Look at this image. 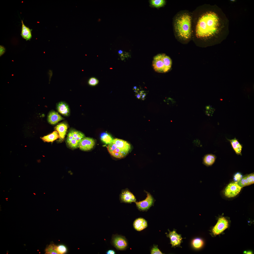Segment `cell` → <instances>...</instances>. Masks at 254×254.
Masks as SVG:
<instances>
[{"instance_id":"36","label":"cell","mask_w":254,"mask_h":254,"mask_svg":"<svg viewBox=\"0 0 254 254\" xmlns=\"http://www.w3.org/2000/svg\"><path fill=\"white\" fill-rule=\"evenodd\" d=\"M118 52L119 54H121L123 53V51L120 50Z\"/></svg>"},{"instance_id":"2","label":"cell","mask_w":254,"mask_h":254,"mask_svg":"<svg viewBox=\"0 0 254 254\" xmlns=\"http://www.w3.org/2000/svg\"><path fill=\"white\" fill-rule=\"evenodd\" d=\"M176 30L179 36L185 39L189 38L191 35V19L187 14L178 18L175 22Z\"/></svg>"},{"instance_id":"28","label":"cell","mask_w":254,"mask_h":254,"mask_svg":"<svg viewBox=\"0 0 254 254\" xmlns=\"http://www.w3.org/2000/svg\"><path fill=\"white\" fill-rule=\"evenodd\" d=\"M88 83L90 85L94 86L97 85L99 83V81L94 77H91L88 80Z\"/></svg>"},{"instance_id":"38","label":"cell","mask_w":254,"mask_h":254,"mask_svg":"<svg viewBox=\"0 0 254 254\" xmlns=\"http://www.w3.org/2000/svg\"><path fill=\"white\" fill-rule=\"evenodd\" d=\"M141 99H142V100H144V99H145V98H144V97H141Z\"/></svg>"},{"instance_id":"13","label":"cell","mask_w":254,"mask_h":254,"mask_svg":"<svg viewBox=\"0 0 254 254\" xmlns=\"http://www.w3.org/2000/svg\"><path fill=\"white\" fill-rule=\"evenodd\" d=\"M113 143L122 151L128 153L131 148L130 144L124 140L115 138L113 139Z\"/></svg>"},{"instance_id":"30","label":"cell","mask_w":254,"mask_h":254,"mask_svg":"<svg viewBox=\"0 0 254 254\" xmlns=\"http://www.w3.org/2000/svg\"><path fill=\"white\" fill-rule=\"evenodd\" d=\"M151 254H162V253L158 249L156 246H154L151 250Z\"/></svg>"},{"instance_id":"24","label":"cell","mask_w":254,"mask_h":254,"mask_svg":"<svg viewBox=\"0 0 254 254\" xmlns=\"http://www.w3.org/2000/svg\"><path fill=\"white\" fill-rule=\"evenodd\" d=\"M57 246L54 244H50L46 248L45 253L47 254H58L57 250Z\"/></svg>"},{"instance_id":"18","label":"cell","mask_w":254,"mask_h":254,"mask_svg":"<svg viewBox=\"0 0 254 254\" xmlns=\"http://www.w3.org/2000/svg\"><path fill=\"white\" fill-rule=\"evenodd\" d=\"M67 128V124L65 123H60L55 127V129L59 133L60 140H62L64 139Z\"/></svg>"},{"instance_id":"9","label":"cell","mask_w":254,"mask_h":254,"mask_svg":"<svg viewBox=\"0 0 254 254\" xmlns=\"http://www.w3.org/2000/svg\"><path fill=\"white\" fill-rule=\"evenodd\" d=\"M119 199L121 202L131 203L136 201L135 196L127 188L122 190L119 195Z\"/></svg>"},{"instance_id":"31","label":"cell","mask_w":254,"mask_h":254,"mask_svg":"<svg viewBox=\"0 0 254 254\" xmlns=\"http://www.w3.org/2000/svg\"><path fill=\"white\" fill-rule=\"evenodd\" d=\"M5 48L3 46L0 45V56L2 55L5 53Z\"/></svg>"},{"instance_id":"6","label":"cell","mask_w":254,"mask_h":254,"mask_svg":"<svg viewBox=\"0 0 254 254\" xmlns=\"http://www.w3.org/2000/svg\"><path fill=\"white\" fill-rule=\"evenodd\" d=\"M146 193L147 197L144 200L135 202L138 209L142 211L148 210L154 203V199L152 196L149 192L145 191Z\"/></svg>"},{"instance_id":"7","label":"cell","mask_w":254,"mask_h":254,"mask_svg":"<svg viewBox=\"0 0 254 254\" xmlns=\"http://www.w3.org/2000/svg\"><path fill=\"white\" fill-rule=\"evenodd\" d=\"M242 188L238 183L235 182H231L225 188L224 191V194L228 198L234 197L238 194Z\"/></svg>"},{"instance_id":"20","label":"cell","mask_w":254,"mask_h":254,"mask_svg":"<svg viewBox=\"0 0 254 254\" xmlns=\"http://www.w3.org/2000/svg\"><path fill=\"white\" fill-rule=\"evenodd\" d=\"M230 143L232 146L236 153L238 155H242L241 151L242 148V145L235 138L233 139H228Z\"/></svg>"},{"instance_id":"37","label":"cell","mask_w":254,"mask_h":254,"mask_svg":"<svg viewBox=\"0 0 254 254\" xmlns=\"http://www.w3.org/2000/svg\"><path fill=\"white\" fill-rule=\"evenodd\" d=\"M133 88L134 89L136 90L137 89V87L136 86H134L133 87Z\"/></svg>"},{"instance_id":"35","label":"cell","mask_w":254,"mask_h":254,"mask_svg":"<svg viewBox=\"0 0 254 254\" xmlns=\"http://www.w3.org/2000/svg\"><path fill=\"white\" fill-rule=\"evenodd\" d=\"M146 95V94L145 93H143L142 95L141 96L142 97L145 98Z\"/></svg>"},{"instance_id":"5","label":"cell","mask_w":254,"mask_h":254,"mask_svg":"<svg viewBox=\"0 0 254 254\" xmlns=\"http://www.w3.org/2000/svg\"><path fill=\"white\" fill-rule=\"evenodd\" d=\"M230 222L227 217L222 216L219 217L216 224L211 229L212 234L216 236L221 233L229 227Z\"/></svg>"},{"instance_id":"3","label":"cell","mask_w":254,"mask_h":254,"mask_svg":"<svg viewBox=\"0 0 254 254\" xmlns=\"http://www.w3.org/2000/svg\"><path fill=\"white\" fill-rule=\"evenodd\" d=\"M172 64L171 59L164 54H160L155 56L152 62L154 70L157 72L164 73L168 71Z\"/></svg>"},{"instance_id":"29","label":"cell","mask_w":254,"mask_h":254,"mask_svg":"<svg viewBox=\"0 0 254 254\" xmlns=\"http://www.w3.org/2000/svg\"><path fill=\"white\" fill-rule=\"evenodd\" d=\"M242 176L239 172H237L235 174L234 177V180L235 182L238 183L242 178Z\"/></svg>"},{"instance_id":"1","label":"cell","mask_w":254,"mask_h":254,"mask_svg":"<svg viewBox=\"0 0 254 254\" xmlns=\"http://www.w3.org/2000/svg\"><path fill=\"white\" fill-rule=\"evenodd\" d=\"M218 22L217 16L213 12H209L203 15L199 19L197 25V36L203 37L213 35L217 29Z\"/></svg>"},{"instance_id":"33","label":"cell","mask_w":254,"mask_h":254,"mask_svg":"<svg viewBox=\"0 0 254 254\" xmlns=\"http://www.w3.org/2000/svg\"><path fill=\"white\" fill-rule=\"evenodd\" d=\"M135 96L137 97V98L138 99H140L141 98V96L139 94V93H138L137 95H135Z\"/></svg>"},{"instance_id":"14","label":"cell","mask_w":254,"mask_h":254,"mask_svg":"<svg viewBox=\"0 0 254 254\" xmlns=\"http://www.w3.org/2000/svg\"><path fill=\"white\" fill-rule=\"evenodd\" d=\"M254 183V174L251 173L242 177L238 182V184L242 187L253 184Z\"/></svg>"},{"instance_id":"8","label":"cell","mask_w":254,"mask_h":254,"mask_svg":"<svg viewBox=\"0 0 254 254\" xmlns=\"http://www.w3.org/2000/svg\"><path fill=\"white\" fill-rule=\"evenodd\" d=\"M112 245L117 250H123L127 248L128 243L125 238L119 235H114L111 240Z\"/></svg>"},{"instance_id":"26","label":"cell","mask_w":254,"mask_h":254,"mask_svg":"<svg viewBox=\"0 0 254 254\" xmlns=\"http://www.w3.org/2000/svg\"><path fill=\"white\" fill-rule=\"evenodd\" d=\"M165 1L163 0H151L150 1L151 5L156 8L161 7L165 4Z\"/></svg>"},{"instance_id":"21","label":"cell","mask_w":254,"mask_h":254,"mask_svg":"<svg viewBox=\"0 0 254 254\" xmlns=\"http://www.w3.org/2000/svg\"><path fill=\"white\" fill-rule=\"evenodd\" d=\"M215 156L212 154H207L205 155L203 159V163L207 166L212 165L215 162Z\"/></svg>"},{"instance_id":"11","label":"cell","mask_w":254,"mask_h":254,"mask_svg":"<svg viewBox=\"0 0 254 254\" xmlns=\"http://www.w3.org/2000/svg\"><path fill=\"white\" fill-rule=\"evenodd\" d=\"M95 141L92 138H84L79 143L78 147L83 151H87L92 149L95 144Z\"/></svg>"},{"instance_id":"34","label":"cell","mask_w":254,"mask_h":254,"mask_svg":"<svg viewBox=\"0 0 254 254\" xmlns=\"http://www.w3.org/2000/svg\"><path fill=\"white\" fill-rule=\"evenodd\" d=\"M244 253H246V254H252V252L251 251H245L244 252Z\"/></svg>"},{"instance_id":"12","label":"cell","mask_w":254,"mask_h":254,"mask_svg":"<svg viewBox=\"0 0 254 254\" xmlns=\"http://www.w3.org/2000/svg\"><path fill=\"white\" fill-rule=\"evenodd\" d=\"M167 237L170 238L172 247L180 246L182 238L181 235L178 234L175 230L169 232Z\"/></svg>"},{"instance_id":"15","label":"cell","mask_w":254,"mask_h":254,"mask_svg":"<svg viewBox=\"0 0 254 254\" xmlns=\"http://www.w3.org/2000/svg\"><path fill=\"white\" fill-rule=\"evenodd\" d=\"M63 118L58 113L52 111L49 113L48 117V122L51 124H55L58 122L63 120Z\"/></svg>"},{"instance_id":"19","label":"cell","mask_w":254,"mask_h":254,"mask_svg":"<svg viewBox=\"0 0 254 254\" xmlns=\"http://www.w3.org/2000/svg\"><path fill=\"white\" fill-rule=\"evenodd\" d=\"M21 23L22 27L21 35L23 38L26 40H29L32 37V30L26 26L22 20H21Z\"/></svg>"},{"instance_id":"32","label":"cell","mask_w":254,"mask_h":254,"mask_svg":"<svg viewBox=\"0 0 254 254\" xmlns=\"http://www.w3.org/2000/svg\"><path fill=\"white\" fill-rule=\"evenodd\" d=\"M115 251L113 250H109L107 251L106 253V254H114L115 253Z\"/></svg>"},{"instance_id":"10","label":"cell","mask_w":254,"mask_h":254,"mask_svg":"<svg viewBox=\"0 0 254 254\" xmlns=\"http://www.w3.org/2000/svg\"><path fill=\"white\" fill-rule=\"evenodd\" d=\"M107 148L110 154L112 156L117 158H122L128 154L122 151L113 142L108 144Z\"/></svg>"},{"instance_id":"23","label":"cell","mask_w":254,"mask_h":254,"mask_svg":"<svg viewBox=\"0 0 254 254\" xmlns=\"http://www.w3.org/2000/svg\"><path fill=\"white\" fill-rule=\"evenodd\" d=\"M100 139L101 140L106 144H109L112 143L113 140L110 135L105 132L101 134Z\"/></svg>"},{"instance_id":"16","label":"cell","mask_w":254,"mask_h":254,"mask_svg":"<svg viewBox=\"0 0 254 254\" xmlns=\"http://www.w3.org/2000/svg\"><path fill=\"white\" fill-rule=\"evenodd\" d=\"M133 225L134 228L136 230L140 231L147 227V223L145 219L142 218H139L134 221Z\"/></svg>"},{"instance_id":"4","label":"cell","mask_w":254,"mask_h":254,"mask_svg":"<svg viewBox=\"0 0 254 254\" xmlns=\"http://www.w3.org/2000/svg\"><path fill=\"white\" fill-rule=\"evenodd\" d=\"M84 136V135L79 131L74 130H71L67 134V143L71 148H76L78 147L80 141Z\"/></svg>"},{"instance_id":"17","label":"cell","mask_w":254,"mask_h":254,"mask_svg":"<svg viewBox=\"0 0 254 254\" xmlns=\"http://www.w3.org/2000/svg\"><path fill=\"white\" fill-rule=\"evenodd\" d=\"M57 108L58 111L61 114L66 116H68L70 113L69 107L67 103L61 102L57 105Z\"/></svg>"},{"instance_id":"22","label":"cell","mask_w":254,"mask_h":254,"mask_svg":"<svg viewBox=\"0 0 254 254\" xmlns=\"http://www.w3.org/2000/svg\"><path fill=\"white\" fill-rule=\"evenodd\" d=\"M59 136L58 132L56 131L52 133L42 137L41 139L44 141L47 142H52L58 139Z\"/></svg>"},{"instance_id":"27","label":"cell","mask_w":254,"mask_h":254,"mask_svg":"<svg viewBox=\"0 0 254 254\" xmlns=\"http://www.w3.org/2000/svg\"><path fill=\"white\" fill-rule=\"evenodd\" d=\"M57 250L58 254H63L66 252L67 250L65 246L61 245L57 246Z\"/></svg>"},{"instance_id":"25","label":"cell","mask_w":254,"mask_h":254,"mask_svg":"<svg viewBox=\"0 0 254 254\" xmlns=\"http://www.w3.org/2000/svg\"><path fill=\"white\" fill-rule=\"evenodd\" d=\"M193 247L195 249H199L202 247L203 245L202 240L199 238L194 239L192 242Z\"/></svg>"},{"instance_id":"39","label":"cell","mask_w":254,"mask_h":254,"mask_svg":"<svg viewBox=\"0 0 254 254\" xmlns=\"http://www.w3.org/2000/svg\"><path fill=\"white\" fill-rule=\"evenodd\" d=\"M33 194H34V195H36V194H35V193H33Z\"/></svg>"},{"instance_id":"40","label":"cell","mask_w":254,"mask_h":254,"mask_svg":"<svg viewBox=\"0 0 254 254\" xmlns=\"http://www.w3.org/2000/svg\"><path fill=\"white\" fill-rule=\"evenodd\" d=\"M8 199V198H6V199Z\"/></svg>"}]
</instances>
